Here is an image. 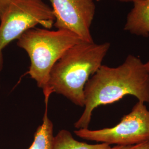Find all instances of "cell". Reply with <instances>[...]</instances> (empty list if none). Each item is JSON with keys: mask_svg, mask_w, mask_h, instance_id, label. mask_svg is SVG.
<instances>
[{"mask_svg": "<svg viewBox=\"0 0 149 149\" xmlns=\"http://www.w3.org/2000/svg\"><path fill=\"white\" fill-rule=\"evenodd\" d=\"M127 95L144 103L149 102L148 71L145 63L133 55H129L117 67L102 65L87 81L84 88L85 109L74 127L88 128L95 108L113 103Z\"/></svg>", "mask_w": 149, "mask_h": 149, "instance_id": "6da1fadb", "label": "cell"}, {"mask_svg": "<svg viewBox=\"0 0 149 149\" xmlns=\"http://www.w3.org/2000/svg\"><path fill=\"white\" fill-rule=\"evenodd\" d=\"M110 47L108 42L84 41L70 48L51 70L44 96L55 92L84 107L86 84L101 66Z\"/></svg>", "mask_w": 149, "mask_h": 149, "instance_id": "7a4b0ae2", "label": "cell"}, {"mask_svg": "<svg viewBox=\"0 0 149 149\" xmlns=\"http://www.w3.org/2000/svg\"><path fill=\"white\" fill-rule=\"evenodd\" d=\"M17 40V46L24 50L30 58L31 66L27 73L43 89L44 93L47 90L54 65L70 48L84 42L70 31H50L44 28L31 29Z\"/></svg>", "mask_w": 149, "mask_h": 149, "instance_id": "3957f363", "label": "cell"}, {"mask_svg": "<svg viewBox=\"0 0 149 149\" xmlns=\"http://www.w3.org/2000/svg\"><path fill=\"white\" fill-rule=\"evenodd\" d=\"M54 21L52 8L43 0H15L0 17V71L6 47L37 25L50 29Z\"/></svg>", "mask_w": 149, "mask_h": 149, "instance_id": "277c9868", "label": "cell"}, {"mask_svg": "<svg viewBox=\"0 0 149 149\" xmlns=\"http://www.w3.org/2000/svg\"><path fill=\"white\" fill-rule=\"evenodd\" d=\"M74 133L83 139L109 145L141 144L149 141V110L144 103L138 101L114 127L98 130L77 129Z\"/></svg>", "mask_w": 149, "mask_h": 149, "instance_id": "5b68a950", "label": "cell"}, {"mask_svg": "<svg viewBox=\"0 0 149 149\" xmlns=\"http://www.w3.org/2000/svg\"><path fill=\"white\" fill-rule=\"evenodd\" d=\"M58 29L74 32L84 41L93 42L91 27L96 6L93 0H51Z\"/></svg>", "mask_w": 149, "mask_h": 149, "instance_id": "8992f818", "label": "cell"}, {"mask_svg": "<svg viewBox=\"0 0 149 149\" xmlns=\"http://www.w3.org/2000/svg\"><path fill=\"white\" fill-rule=\"evenodd\" d=\"M127 17L124 30L143 37H149V0H135Z\"/></svg>", "mask_w": 149, "mask_h": 149, "instance_id": "52a82bcc", "label": "cell"}, {"mask_svg": "<svg viewBox=\"0 0 149 149\" xmlns=\"http://www.w3.org/2000/svg\"><path fill=\"white\" fill-rule=\"evenodd\" d=\"M49 98V97H45V111L43 123L37 128L34 140L28 149H53V124L48 116Z\"/></svg>", "mask_w": 149, "mask_h": 149, "instance_id": "ba28073f", "label": "cell"}, {"mask_svg": "<svg viewBox=\"0 0 149 149\" xmlns=\"http://www.w3.org/2000/svg\"><path fill=\"white\" fill-rule=\"evenodd\" d=\"M106 143L88 144L75 140L67 130H61L54 137L53 149H111Z\"/></svg>", "mask_w": 149, "mask_h": 149, "instance_id": "9c48e42d", "label": "cell"}, {"mask_svg": "<svg viewBox=\"0 0 149 149\" xmlns=\"http://www.w3.org/2000/svg\"><path fill=\"white\" fill-rule=\"evenodd\" d=\"M111 149H149V141L144 142L141 144L128 145V146H120L116 145L112 147Z\"/></svg>", "mask_w": 149, "mask_h": 149, "instance_id": "30bf717a", "label": "cell"}, {"mask_svg": "<svg viewBox=\"0 0 149 149\" xmlns=\"http://www.w3.org/2000/svg\"><path fill=\"white\" fill-rule=\"evenodd\" d=\"M15 0H0V17Z\"/></svg>", "mask_w": 149, "mask_h": 149, "instance_id": "8fae6325", "label": "cell"}, {"mask_svg": "<svg viewBox=\"0 0 149 149\" xmlns=\"http://www.w3.org/2000/svg\"><path fill=\"white\" fill-rule=\"evenodd\" d=\"M98 1H101V0H97ZM118 1H120V2H133L135 0H116Z\"/></svg>", "mask_w": 149, "mask_h": 149, "instance_id": "7c38bea8", "label": "cell"}, {"mask_svg": "<svg viewBox=\"0 0 149 149\" xmlns=\"http://www.w3.org/2000/svg\"><path fill=\"white\" fill-rule=\"evenodd\" d=\"M145 65H146V68H147V69H148V72H149V60L146 63H145ZM148 103L149 104V102Z\"/></svg>", "mask_w": 149, "mask_h": 149, "instance_id": "4fadbf2b", "label": "cell"}]
</instances>
